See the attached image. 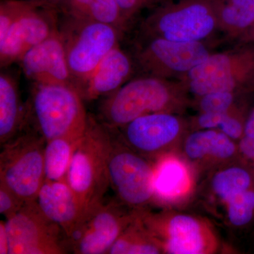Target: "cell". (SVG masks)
Wrapping results in <instances>:
<instances>
[{"label":"cell","instance_id":"484cf974","mask_svg":"<svg viewBox=\"0 0 254 254\" xmlns=\"http://www.w3.org/2000/svg\"><path fill=\"white\" fill-rule=\"evenodd\" d=\"M227 214L232 225L241 227L250 223L254 215V190H248L227 200Z\"/></svg>","mask_w":254,"mask_h":254},{"label":"cell","instance_id":"4316f807","mask_svg":"<svg viewBox=\"0 0 254 254\" xmlns=\"http://www.w3.org/2000/svg\"><path fill=\"white\" fill-rule=\"evenodd\" d=\"M28 0H4L0 4V41L4 39L9 28L29 8Z\"/></svg>","mask_w":254,"mask_h":254},{"label":"cell","instance_id":"3957f363","mask_svg":"<svg viewBox=\"0 0 254 254\" xmlns=\"http://www.w3.org/2000/svg\"><path fill=\"white\" fill-rule=\"evenodd\" d=\"M28 118L32 119V129L47 142L83 135L88 115L74 85L36 83L27 108Z\"/></svg>","mask_w":254,"mask_h":254},{"label":"cell","instance_id":"7402d4cb","mask_svg":"<svg viewBox=\"0 0 254 254\" xmlns=\"http://www.w3.org/2000/svg\"><path fill=\"white\" fill-rule=\"evenodd\" d=\"M188 185V175L183 164L175 159L163 160L155 170V195L172 199L185 192Z\"/></svg>","mask_w":254,"mask_h":254},{"label":"cell","instance_id":"83f0119b","mask_svg":"<svg viewBox=\"0 0 254 254\" xmlns=\"http://www.w3.org/2000/svg\"><path fill=\"white\" fill-rule=\"evenodd\" d=\"M199 98V108L202 113H227L233 104L235 93L215 92Z\"/></svg>","mask_w":254,"mask_h":254},{"label":"cell","instance_id":"2e32d148","mask_svg":"<svg viewBox=\"0 0 254 254\" xmlns=\"http://www.w3.org/2000/svg\"><path fill=\"white\" fill-rule=\"evenodd\" d=\"M132 71L131 58L118 46L112 50L91 74L76 85V88L83 100H95L116 91L126 83Z\"/></svg>","mask_w":254,"mask_h":254},{"label":"cell","instance_id":"d6a6232c","mask_svg":"<svg viewBox=\"0 0 254 254\" xmlns=\"http://www.w3.org/2000/svg\"><path fill=\"white\" fill-rule=\"evenodd\" d=\"M227 113H202L197 119V123L200 128L213 129L218 128Z\"/></svg>","mask_w":254,"mask_h":254},{"label":"cell","instance_id":"74e56055","mask_svg":"<svg viewBox=\"0 0 254 254\" xmlns=\"http://www.w3.org/2000/svg\"><path fill=\"white\" fill-rule=\"evenodd\" d=\"M168 1V0H146L148 5L150 6H153V5L157 4H162V3L165 2V1Z\"/></svg>","mask_w":254,"mask_h":254},{"label":"cell","instance_id":"e0dca14e","mask_svg":"<svg viewBox=\"0 0 254 254\" xmlns=\"http://www.w3.org/2000/svg\"><path fill=\"white\" fill-rule=\"evenodd\" d=\"M27 109L21 103L17 83L9 73L0 75V143L5 144L24 129Z\"/></svg>","mask_w":254,"mask_h":254},{"label":"cell","instance_id":"ac0fdd59","mask_svg":"<svg viewBox=\"0 0 254 254\" xmlns=\"http://www.w3.org/2000/svg\"><path fill=\"white\" fill-rule=\"evenodd\" d=\"M204 241L201 228L195 219L178 215L169 222L166 250L172 254L203 253Z\"/></svg>","mask_w":254,"mask_h":254},{"label":"cell","instance_id":"4dcf8cb0","mask_svg":"<svg viewBox=\"0 0 254 254\" xmlns=\"http://www.w3.org/2000/svg\"><path fill=\"white\" fill-rule=\"evenodd\" d=\"M222 133H225L231 139H238L245 133V126L240 120L227 113L218 127Z\"/></svg>","mask_w":254,"mask_h":254},{"label":"cell","instance_id":"5b68a950","mask_svg":"<svg viewBox=\"0 0 254 254\" xmlns=\"http://www.w3.org/2000/svg\"><path fill=\"white\" fill-rule=\"evenodd\" d=\"M23 130L17 136L1 145L0 182L28 202L36 200L46 180L44 152L46 141L32 128Z\"/></svg>","mask_w":254,"mask_h":254},{"label":"cell","instance_id":"f35d334b","mask_svg":"<svg viewBox=\"0 0 254 254\" xmlns=\"http://www.w3.org/2000/svg\"><path fill=\"white\" fill-rule=\"evenodd\" d=\"M254 160V158H253V160Z\"/></svg>","mask_w":254,"mask_h":254},{"label":"cell","instance_id":"6da1fadb","mask_svg":"<svg viewBox=\"0 0 254 254\" xmlns=\"http://www.w3.org/2000/svg\"><path fill=\"white\" fill-rule=\"evenodd\" d=\"M186 92L185 83L178 80L145 75L135 78L103 100L100 109L102 123L117 129L144 115L170 113L185 99Z\"/></svg>","mask_w":254,"mask_h":254},{"label":"cell","instance_id":"277c9868","mask_svg":"<svg viewBox=\"0 0 254 254\" xmlns=\"http://www.w3.org/2000/svg\"><path fill=\"white\" fill-rule=\"evenodd\" d=\"M219 31L218 0H168L142 23L143 38L204 42Z\"/></svg>","mask_w":254,"mask_h":254},{"label":"cell","instance_id":"cb8c5ba5","mask_svg":"<svg viewBox=\"0 0 254 254\" xmlns=\"http://www.w3.org/2000/svg\"><path fill=\"white\" fill-rule=\"evenodd\" d=\"M252 182V177L247 170L235 167L217 174L212 184L215 193L227 202L235 195L250 190Z\"/></svg>","mask_w":254,"mask_h":254},{"label":"cell","instance_id":"e575fe53","mask_svg":"<svg viewBox=\"0 0 254 254\" xmlns=\"http://www.w3.org/2000/svg\"><path fill=\"white\" fill-rule=\"evenodd\" d=\"M245 135L246 136L254 138V110L246 122Z\"/></svg>","mask_w":254,"mask_h":254},{"label":"cell","instance_id":"f1b7e54d","mask_svg":"<svg viewBox=\"0 0 254 254\" xmlns=\"http://www.w3.org/2000/svg\"><path fill=\"white\" fill-rule=\"evenodd\" d=\"M25 203L26 202L21 197L0 182V213L4 215L6 220L14 216Z\"/></svg>","mask_w":254,"mask_h":254},{"label":"cell","instance_id":"d590c367","mask_svg":"<svg viewBox=\"0 0 254 254\" xmlns=\"http://www.w3.org/2000/svg\"><path fill=\"white\" fill-rule=\"evenodd\" d=\"M28 1H34V2L40 3V4L51 6V7L57 8L63 7L64 3L66 0H28Z\"/></svg>","mask_w":254,"mask_h":254},{"label":"cell","instance_id":"5bb4252c","mask_svg":"<svg viewBox=\"0 0 254 254\" xmlns=\"http://www.w3.org/2000/svg\"><path fill=\"white\" fill-rule=\"evenodd\" d=\"M123 141L143 153H155L172 143L180 134L182 123L170 113L144 115L121 127Z\"/></svg>","mask_w":254,"mask_h":254},{"label":"cell","instance_id":"7c38bea8","mask_svg":"<svg viewBox=\"0 0 254 254\" xmlns=\"http://www.w3.org/2000/svg\"><path fill=\"white\" fill-rule=\"evenodd\" d=\"M55 10L32 1L29 8L9 28L4 39L0 41L1 66L19 61L26 52L58 31Z\"/></svg>","mask_w":254,"mask_h":254},{"label":"cell","instance_id":"ffe728a7","mask_svg":"<svg viewBox=\"0 0 254 254\" xmlns=\"http://www.w3.org/2000/svg\"><path fill=\"white\" fill-rule=\"evenodd\" d=\"M83 135L58 137L48 141L44 152L46 180H66L71 158Z\"/></svg>","mask_w":254,"mask_h":254},{"label":"cell","instance_id":"ba28073f","mask_svg":"<svg viewBox=\"0 0 254 254\" xmlns=\"http://www.w3.org/2000/svg\"><path fill=\"white\" fill-rule=\"evenodd\" d=\"M135 60L145 76L170 80L182 78L212 54L204 42H178L143 38Z\"/></svg>","mask_w":254,"mask_h":254},{"label":"cell","instance_id":"836d02e7","mask_svg":"<svg viewBox=\"0 0 254 254\" xmlns=\"http://www.w3.org/2000/svg\"><path fill=\"white\" fill-rule=\"evenodd\" d=\"M0 254H9V241L6 232V222H0Z\"/></svg>","mask_w":254,"mask_h":254},{"label":"cell","instance_id":"8fae6325","mask_svg":"<svg viewBox=\"0 0 254 254\" xmlns=\"http://www.w3.org/2000/svg\"><path fill=\"white\" fill-rule=\"evenodd\" d=\"M118 203L102 202L83 214L66 237L68 252L75 254H104L131 223Z\"/></svg>","mask_w":254,"mask_h":254},{"label":"cell","instance_id":"44dd1931","mask_svg":"<svg viewBox=\"0 0 254 254\" xmlns=\"http://www.w3.org/2000/svg\"><path fill=\"white\" fill-rule=\"evenodd\" d=\"M235 145L230 137L213 129H205L191 133L185 143V152L191 159L210 155L218 158H228L235 153Z\"/></svg>","mask_w":254,"mask_h":254},{"label":"cell","instance_id":"9a60e30c","mask_svg":"<svg viewBox=\"0 0 254 254\" xmlns=\"http://www.w3.org/2000/svg\"><path fill=\"white\" fill-rule=\"evenodd\" d=\"M35 200L42 213L59 225L66 237L85 213L81 202L66 180H45Z\"/></svg>","mask_w":254,"mask_h":254},{"label":"cell","instance_id":"30bf717a","mask_svg":"<svg viewBox=\"0 0 254 254\" xmlns=\"http://www.w3.org/2000/svg\"><path fill=\"white\" fill-rule=\"evenodd\" d=\"M113 129L108 163L110 187L122 203L138 208L155 195V170L144 158L128 149Z\"/></svg>","mask_w":254,"mask_h":254},{"label":"cell","instance_id":"52a82bcc","mask_svg":"<svg viewBox=\"0 0 254 254\" xmlns=\"http://www.w3.org/2000/svg\"><path fill=\"white\" fill-rule=\"evenodd\" d=\"M68 16L60 31L72 80H86L105 56L118 46L121 32L91 19Z\"/></svg>","mask_w":254,"mask_h":254},{"label":"cell","instance_id":"d4e9b609","mask_svg":"<svg viewBox=\"0 0 254 254\" xmlns=\"http://www.w3.org/2000/svg\"><path fill=\"white\" fill-rule=\"evenodd\" d=\"M89 18L114 26L120 32L128 23L115 0H91Z\"/></svg>","mask_w":254,"mask_h":254},{"label":"cell","instance_id":"4fadbf2b","mask_svg":"<svg viewBox=\"0 0 254 254\" xmlns=\"http://www.w3.org/2000/svg\"><path fill=\"white\" fill-rule=\"evenodd\" d=\"M23 72L39 84H73L60 32L26 52L19 60Z\"/></svg>","mask_w":254,"mask_h":254},{"label":"cell","instance_id":"1f68e13d","mask_svg":"<svg viewBox=\"0 0 254 254\" xmlns=\"http://www.w3.org/2000/svg\"><path fill=\"white\" fill-rule=\"evenodd\" d=\"M125 18L128 21L137 13L149 6L146 0H115Z\"/></svg>","mask_w":254,"mask_h":254},{"label":"cell","instance_id":"603a6c76","mask_svg":"<svg viewBox=\"0 0 254 254\" xmlns=\"http://www.w3.org/2000/svg\"><path fill=\"white\" fill-rule=\"evenodd\" d=\"M131 224V223H130ZM128 225L115 242L109 254H156L160 253L158 245L141 230V227Z\"/></svg>","mask_w":254,"mask_h":254},{"label":"cell","instance_id":"8992f818","mask_svg":"<svg viewBox=\"0 0 254 254\" xmlns=\"http://www.w3.org/2000/svg\"><path fill=\"white\" fill-rule=\"evenodd\" d=\"M180 81L198 97L254 86V46L247 44L220 53H212Z\"/></svg>","mask_w":254,"mask_h":254},{"label":"cell","instance_id":"9c48e42d","mask_svg":"<svg viewBox=\"0 0 254 254\" xmlns=\"http://www.w3.org/2000/svg\"><path fill=\"white\" fill-rule=\"evenodd\" d=\"M9 254H64L68 252L63 229L42 213L36 200L26 202L6 220Z\"/></svg>","mask_w":254,"mask_h":254},{"label":"cell","instance_id":"7a4b0ae2","mask_svg":"<svg viewBox=\"0 0 254 254\" xmlns=\"http://www.w3.org/2000/svg\"><path fill=\"white\" fill-rule=\"evenodd\" d=\"M113 133V128L88 115L86 129L71 158L66 182L85 213L104 201L110 187L108 163Z\"/></svg>","mask_w":254,"mask_h":254},{"label":"cell","instance_id":"d6986e66","mask_svg":"<svg viewBox=\"0 0 254 254\" xmlns=\"http://www.w3.org/2000/svg\"><path fill=\"white\" fill-rule=\"evenodd\" d=\"M219 31L242 38L254 25V0H218Z\"/></svg>","mask_w":254,"mask_h":254},{"label":"cell","instance_id":"f546056e","mask_svg":"<svg viewBox=\"0 0 254 254\" xmlns=\"http://www.w3.org/2000/svg\"><path fill=\"white\" fill-rule=\"evenodd\" d=\"M91 0H66L63 9L68 16L78 18H89V6Z\"/></svg>","mask_w":254,"mask_h":254},{"label":"cell","instance_id":"8d00e7d4","mask_svg":"<svg viewBox=\"0 0 254 254\" xmlns=\"http://www.w3.org/2000/svg\"><path fill=\"white\" fill-rule=\"evenodd\" d=\"M240 40L244 42H254V25L250 31L240 38Z\"/></svg>","mask_w":254,"mask_h":254}]
</instances>
